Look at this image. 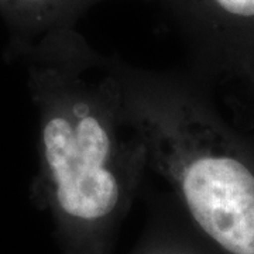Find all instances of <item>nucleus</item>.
Wrapping results in <instances>:
<instances>
[{
	"mask_svg": "<svg viewBox=\"0 0 254 254\" xmlns=\"http://www.w3.org/2000/svg\"><path fill=\"white\" fill-rule=\"evenodd\" d=\"M126 113L148 170L170 185L190 223L225 254H254V164L182 73L118 57Z\"/></svg>",
	"mask_w": 254,
	"mask_h": 254,
	"instance_id": "obj_2",
	"label": "nucleus"
},
{
	"mask_svg": "<svg viewBox=\"0 0 254 254\" xmlns=\"http://www.w3.org/2000/svg\"><path fill=\"white\" fill-rule=\"evenodd\" d=\"M17 61L38 116L31 199L50 213L64 254H106L148 170L118 55L100 54L72 30L43 38Z\"/></svg>",
	"mask_w": 254,
	"mask_h": 254,
	"instance_id": "obj_1",
	"label": "nucleus"
},
{
	"mask_svg": "<svg viewBox=\"0 0 254 254\" xmlns=\"http://www.w3.org/2000/svg\"><path fill=\"white\" fill-rule=\"evenodd\" d=\"M102 1L105 0H0V16L10 33L4 58L17 61L43 38L78 30V21Z\"/></svg>",
	"mask_w": 254,
	"mask_h": 254,
	"instance_id": "obj_4",
	"label": "nucleus"
},
{
	"mask_svg": "<svg viewBox=\"0 0 254 254\" xmlns=\"http://www.w3.org/2000/svg\"><path fill=\"white\" fill-rule=\"evenodd\" d=\"M170 18L190 65L254 66V0H150Z\"/></svg>",
	"mask_w": 254,
	"mask_h": 254,
	"instance_id": "obj_3",
	"label": "nucleus"
},
{
	"mask_svg": "<svg viewBox=\"0 0 254 254\" xmlns=\"http://www.w3.org/2000/svg\"><path fill=\"white\" fill-rule=\"evenodd\" d=\"M145 254H200L192 247H187L178 243H161V245L154 246L151 250H148Z\"/></svg>",
	"mask_w": 254,
	"mask_h": 254,
	"instance_id": "obj_5",
	"label": "nucleus"
}]
</instances>
